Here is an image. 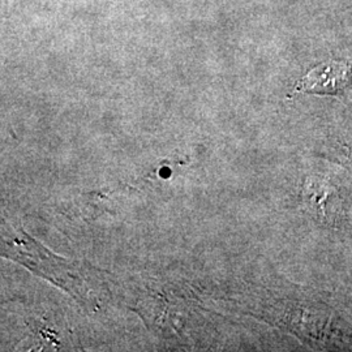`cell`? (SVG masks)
<instances>
[{
    "label": "cell",
    "mask_w": 352,
    "mask_h": 352,
    "mask_svg": "<svg viewBox=\"0 0 352 352\" xmlns=\"http://www.w3.org/2000/svg\"><path fill=\"white\" fill-rule=\"evenodd\" d=\"M1 254L60 287L88 312L98 309L96 296L74 263L54 254L39 241L29 236L21 227L12 226L7 221H3L1 225Z\"/></svg>",
    "instance_id": "1"
},
{
    "label": "cell",
    "mask_w": 352,
    "mask_h": 352,
    "mask_svg": "<svg viewBox=\"0 0 352 352\" xmlns=\"http://www.w3.org/2000/svg\"><path fill=\"white\" fill-rule=\"evenodd\" d=\"M351 80V65L331 60L317 65L304 76L300 81H298L294 94L311 93L338 96L350 85Z\"/></svg>",
    "instance_id": "2"
}]
</instances>
